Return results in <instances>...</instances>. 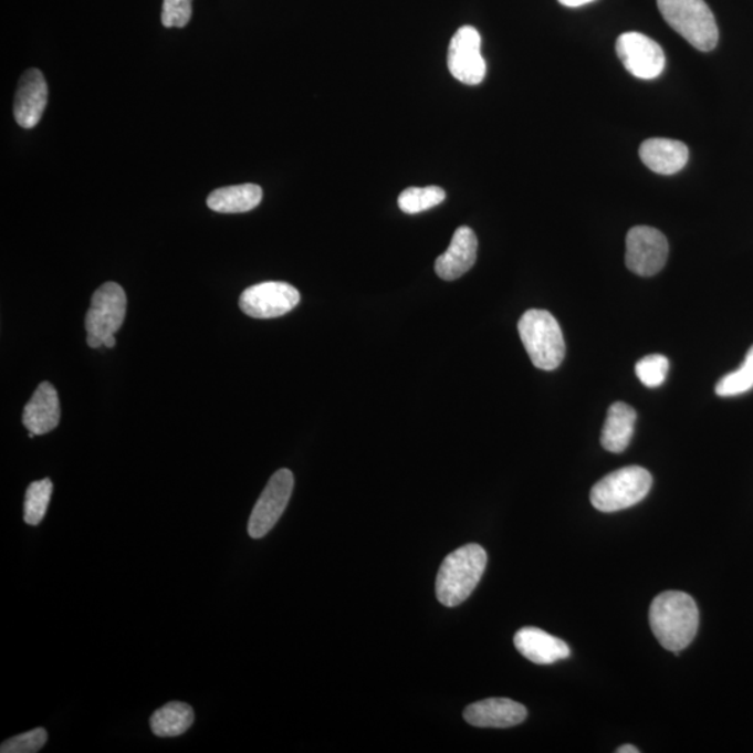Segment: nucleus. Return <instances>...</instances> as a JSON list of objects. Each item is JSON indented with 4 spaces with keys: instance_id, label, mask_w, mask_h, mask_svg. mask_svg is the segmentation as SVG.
<instances>
[{
    "instance_id": "1",
    "label": "nucleus",
    "mask_w": 753,
    "mask_h": 753,
    "mask_svg": "<svg viewBox=\"0 0 753 753\" xmlns=\"http://www.w3.org/2000/svg\"><path fill=\"white\" fill-rule=\"evenodd\" d=\"M651 631L666 650L680 653L696 639L699 610L687 593L667 590L657 596L649 611Z\"/></svg>"
},
{
    "instance_id": "2",
    "label": "nucleus",
    "mask_w": 753,
    "mask_h": 753,
    "mask_svg": "<svg viewBox=\"0 0 753 753\" xmlns=\"http://www.w3.org/2000/svg\"><path fill=\"white\" fill-rule=\"evenodd\" d=\"M488 567V553L479 544H467L447 555L438 571L436 595L447 607L462 605L477 589Z\"/></svg>"
},
{
    "instance_id": "3",
    "label": "nucleus",
    "mask_w": 753,
    "mask_h": 753,
    "mask_svg": "<svg viewBox=\"0 0 753 753\" xmlns=\"http://www.w3.org/2000/svg\"><path fill=\"white\" fill-rule=\"evenodd\" d=\"M523 346L533 365L552 372L563 363L565 341L557 320L546 310H527L517 323Z\"/></svg>"
},
{
    "instance_id": "4",
    "label": "nucleus",
    "mask_w": 753,
    "mask_h": 753,
    "mask_svg": "<svg viewBox=\"0 0 753 753\" xmlns=\"http://www.w3.org/2000/svg\"><path fill=\"white\" fill-rule=\"evenodd\" d=\"M657 7L667 24L698 51L718 46V23L704 0H657Z\"/></svg>"
},
{
    "instance_id": "5",
    "label": "nucleus",
    "mask_w": 753,
    "mask_h": 753,
    "mask_svg": "<svg viewBox=\"0 0 753 753\" xmlns=\"http://www.w3.org/2000/svg\"><path fill=\"white\" fill-rule=\"evenodd\" d=\"M653 478L645 468L616 470L593 485L590 502L602 512H617L637 505L649 494Z\"/></svg>"
},
{
    "instance_id": "6",
    "label": "nucleus",
    "mask_w": 753,
    "mask_h": 753,
    "mask_svg": "<svg viewBox=\"0 0 753 753\" xmlns=\"http://www.w3.org/2000/svg\"><path fill=\"white\" fill-rule=\"evenodd\" d=\"M126 308V293L115 282H106L95 291L88 312L85 314L90 348H101L108 336L115 335L121 330L125 322Z\"/></svg>"
},
{
    "instance_id": "7",
    "label": "nucleus",
    "mask_w": 753,
    "mask_h": 753,
    "mask_svg": "<svg viewBox=\"0 0 753 753\" xmlns=\"http://www.w3.org/2000/svg\"><path fill=\"white\" fill-rule=\"evenodd\" d=\"M295 488V478L290 469H280L272 474L260 499L255 502L249 520V535L261 538L280 521Z\"/></svg>"
},
{
    "instance_id": "8",
    "label": "nucleus",
    "mask_w": 753,
    "mask_h": 753,
    "mask_svg": "<svg viewBox=\"0 0 753 753\" xmlns=\"http://www.w3.org/2000/svg\"><path fill=\"white\" fill-rule=\"evenodd\" d=\"M301 293L286 282H263L248 287L239 299L240 310L253 318H276L291 313Z\"/></svg>"
},
{
    "instance_id": "9",
    "label": "nucleus",
    "mask_w": 753,
    "mask_h": 753,
    "mask_svg": "<svg viewBox=\"0 0 753 753\" xmlns=\"http://www.w3.org/2000/svg\"><path fill=\"white\" fill-rule=\"evenodd\" d=\"M669 259V242L663 233L650 227H635L627 234L625 263L640 276L659 274Z\"/></svg>"
},
{
    "instance_id": "10",
    "label": "nucleus",
    "mask_w": 753,
    "mask_h": 753,
    "mask_svg": "<svg viewBox=\"0 0 753 753\" xmlns=\"http://www.w3.org/2000/svg\"><path fill=\"white\" fill-rule=\"evenodd\" d=\"M448 69L463 84L483 82L488 66L482 56V36L474 27L463 25L452 36L448 48Z\"/></svg>"
},
{
    "instance_id": "11",
    "label": "nucleus",
    "mask_w": 753,
    "mask_h": 753,
    "mask_svg": "<svg viewBox=\"0 0 753 753\" xmlns=\"http://www.w3.org/2000/svg\"><path fill=\"white\" fill-rule=\"evenodd\" d=\"M616 50L624 67L635 77L653 80L665 71V51L656 41L645 34L625 33L619 35Z\"/></svg>"
},
{
    "instance_id": "12",
    "label": "nucleus",
    "mask_w": 753,
    "mask_h": 753,
    "mask_svg": "<svg viewBox=\"0 0 753 753\" xmlns=\"http://www.w3.org/2000/svg\"><path fill=\"white\" fill-rule=\"evenodd\" d=\"M526 718L527 710L523 704L505 698L484 699L470 704L463 712V719L480 729L515 728Z\"/></svg>"
},
{
    "instance_id": "13",
    "label": "nucleus",
    "mask_w": 753,
    "mask_h": 753,
    "mask_svg": "<svg viewBox=\"0 0 753 753\" xmlns=\"http://www.w3.org/2000/svg\"><path fill=\"white\" fill-rule=\"evenodd\" d=\"M48 104V84L39 69H30L20 79L14 98V119L24 129L39 125Z\"/></svg>"
},
{
    "instance_id": "14",
    "label": "nucleus",
    "mask_w": 753,
    "mask_h": 753,
    "mask_svg": "<svg viewBox=\"0 0 753 753\" xmlns=\"http://www.w3.org/2000/svg\"><path fill=\"white\" fill-rule=\"evenodd\" d=\"M477 259V234L468 227L458 228L450 248L436 261L437 275L445 281H456L472 269Z\"/></svg>"
},
{
    "instance_id": "15",
    "label": "nucleus",
    "mask_w": 753,
    "mask_h": 753,
    "mask_svg": "<svg viewBox=\"0 0 753 753\" xmlns=\"http://www.w3.org/2000/svg\"><path fill=\"white\" fill-rule=\"evenodd\" d=\"M515 648L532 663L547 666L568 659L571 649L564 640L535 627L520 629L514 638Z\"/></svg>"
},
{
    "instance_id": "16",
    "label": "nucleus",
    "mask_w": 753,
    "mask_h": 753,
    "mask_svg": "<svg viewBox=\"0 0 753 753\" xmlns=\"http://www.w3.org/2000/svg\"><path fill=\"white\" fill-rule=\"evenodd\" d=\"M61 421V404L55 387L51 383H41L30 402L25 405L23 425L35 436L46 435L55 430Z\"/></svg>"
},
{
    "instance_id": "17",
    "label": "nucleus",
    "mask_w": 753,
    "mask_h": 753,
    "mask_svg": "<svg viewBox=\"0 0 753 753\" xmlns=\"http://www.w3.org/2000/svg\"><path fill=\"white\" fill-rule=\"evenodd\" d=\"M639 157L650 170L659 175H674L686 167L689 149L671 138H649L639 148Z\"/></svg>"
},
{
    "instance_id": "18",
    "label": "nucleus",
    "mask_w": 753,
    "mask_h": 753,
    "mask_svg": "<svg viewBox=\"0 0 753 753\" xmlns=\"http://www.w3.org/2000/svg\"><path fill=\"white\" fill-rule=\"evenodd\" d=\"M637 421V412L631 406L616 402L610 406L602 430V446L606 451L621 453L631 442Z\"/></svg>"
},
{
    "instance_id": "19",
    "label": "nucleus",
    "mask_w": 753,
    "mask_h": 753,
    "mask_svg": "<svg viewBox=\"0 0 753 753\" xmlns=\"http://www.w3.org/2000/svg\"><path fill=\"white\" fill-rule=\"evenodd\" d=\"M263 200V190L253 184L222 187L207 199L210 210L221 213H240L254 210Z\"/></svg>"
},
{
    "instance_id": "20",
    "label": "nucleus",
    "mask_w": 753,
    "mask_h": 753,
    "mask_svg": "<svg viewBox=\"0 0 753 753\" xmlns=\"http://www.w3.org/2000/svg\"><path fill=\"white\" fill-rule=\"evenodd\" d=\"M195 723V710L184 702H169L161 709L155 710L149 724L153 733L161 739L179 736Z\"/></svg>"
},
{
    "instance_id": "21",
    "label": "nucleus",
    "mask_w": 753,
    "mask_h": 753,
    "mask_svg": "<svg viewBox=\"0 0 753 753\" xmlns=\"http://www.w3.org/2000/svg\"><path fill=\"white\" fill-rule=\"evenodd\" d=\"M446 200V191L438 186L409 187L400 194L398 205L405 213L423 212L441 205Z\"/></svg>"
},
{
    "instance_id": "22",
    "label": "nucleus",
    "mask_w": 753,
    "mask_h": 753,
    "mask_svg": "<svg viewBox=\"0 0 753 753\" xmlns=\"http://www.w3.org/2000/svg\"><path fill=\"white\" fill-rule=\"evenodd\" d=\"M53 484L51 479L31 483L25 491L24 522L31 526L40 525L50 505Z\"/></svg>"
},
{
    "instance_id": "23",
    "label": "nucleus",
    "mask_w": 753,
    "mask_h": 753,
    "mask_svg": "<svg viewBox=\"0 0 753 753\" xmlns=\"http://www.w3.org/2000/svg\"><path fill=\"white\" fill-rule=\"evenodd\" d=\"M753 388V345L742 365L735 372L725 374L715 386L719 397L730 398L751 391Z\"/></svg>"
},
{
    "instance_id": "24",
    "label": "nucleus",
    "mask_w": 753,
    "mask_h": 753,
    "mask_svg": "<svg viewBox=\"0 0 753 753\" xmlns=\"http://www.w3.org/2000/svg\"><path fill=\"white\" fill-rule=\"evenodd\" d=\"M670 362L663 355H649L644 357L635 366V373L644 384L649 388H657L663 386L669 373Z\"/></svg>"
},
{
    "instance_id": "25",
    "label": "nucleus",
    "mask_w": 753,
    "mask_h": 753,
    "mask_svg": "<svg viewBox=\"0 0 753 753\" xmlns=\"http://www.w3.org/2000/svg\"><path fill=\"white\" fill-rule=\"evenodd\" d=\"M48 734L44 729H34L24 734L12 736L0 746L2 753H35L46 744Z\"/></svg>"
},
{
    "instance_id": "26",
    "label": "nucleus",
    "mask_w": 753,
    "mask_h": 753,
    "mask_svg": "<svg viewBox=\"0 0 753 753\" xmlns=\"http://www.w3.org/2000/svg\"><path fill=\"white\" fill-rule=\"evenodd\" d=\"M191 3L194 0H164L163 24L167 29H184L191 19Z\"/></svg>"
},
{
    "instance_id": "27",
    "label": "nucleus",
    "mask_w": 753,
    "mask_h": 753,
    "mask_svg": "<svg viewBox=\"0 0 753 753\" xmlns=\"http://www.w3.org/2000/svg\"><path fill=\"white\" fill-rule=\"evenodd\" d=\"M558 2L567 8H581L587 3L595 2V0H558Z\"/></svg>"
},
{
    "instance_id": "28",
    "label": "nucleus",
    "mask_w": 753,
    "mask_h": 753,
    "mask_svg": "<svg viewBox=\"0 0 753 753\" xmlns=\"http://www.w3.org/2000/svg\"><path fill=\"white\" fill-rule=\"evenodd\" d=\"M617 753H639V750L634 745H623L618 747Z\"/></svg>"
},
{
    "instance_id": "29",
    "label": "nucleus",
    "mask_w": 753,
    "mask_h": 753,
    "mask_svg": "<svg viewBox=\"0 0 753 753\" xmlns=\"http://www.w3.org/2000/svg\"><path fill=\"white\" fill-rule=\"evenodd\" d=\"M115 344H116L115 335L108 336V338H106L104 342L105 348H114Z\"/></svg>"
}]
</instances>
